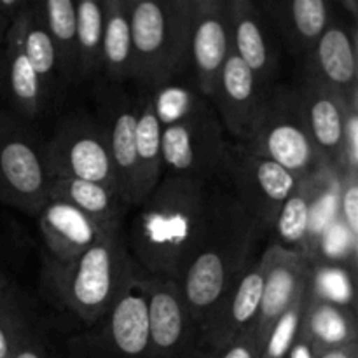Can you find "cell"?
I'll use <instances>...</instances> for the list:
<instances>
[{"label":"cell","instance_id":"cell-20","mask_svg":"<svg viewBox=\"0 0 358 358\" xmlns=\"http://www.w3.org/2000/svg\"><path fill=\"white\" fill-rule=\"evenodd\" d=\"M276 35L287 51L306 59L311 49L334 20V6L327 0H290L266 3Z\"/></svg>","mask_w":358,"mask_h":358},{"label":"cell","instance_id":"cell-1","mask_svg":"<svg viewBox=\"0 0 358 358\" xmlns=\"http://www.w3.org/2000/svg\"><path fill=\"white\" fill-rule=\"evenodd\" d=\"M136 210L129 226L136 264L177 285L199 252L250 219L220 177H163Z\"/></svg>","mask_w":358,"mask_h":358},{"label":"cell","instance_id":"cell-9","mask_svg":"<svg viewBox=\"0 0 358 358\" xmlns=\"http://www.w3.org/2000/svg\"><path fill=\"white\" fill-rule=\"evenodd\" d=\"M226 142L212 103L182 121L164 126L161 135L163 177L217 178Z\"/></svg>","mask_w":358,"mask_h":358},{"label":"cell","instance_id":"cell-24","mask_svg":"<svg viewBox=\"0 0 358 358\" xmlns=\"http://www.w3.org/2000/svg\"><path fill=\"white\" fill-rule=\"evenodd\" d=\"M324 170L318 173L304 177L297 182L294 191L290 192L289 198L280 208L275 222H273L271 233L273 243L285 250L296 252V254L304 255L311 261V212H313L315 199H317L318 189H320Z\"/></svg>","mask_w":358,"mask_h":358},{"label":"cell","instance_id":"cell-31","mask_svg":"<svg viewBox=\"0 0 358 358\" xmlns=\"http://www.w3.org/2000/svg\"><path fill=\"white\" fill-rule=\"evenodd\" d=\"M30 331L20 292L14 285L7 287L0 292V358L13 357Z\"/></svg>","mask_w":358,"mask_h":358},{"label":"cell","instance_id":"cell-37","mask_svg":"<svg viewBox=\"0 0 358 358\" xmlns=\"http://www.w3.org/2000/svg\"><path fill=\"white\" fill-rule=\"evenodd\" d=\"M10 358H48V350H45L41 336L35 331H30Z\"/></svg>","mask_w":358,"mask_h":358},{"label":"cell","instance_id":"cell-16","mask_svg":"<svg viewBox=\"0 0 358 358\" xmlns=\"http://www.w3.org/2000/svg\"><path fill=\"white\" fill-rule=\"evenodd\" d=\"M294 90L306 129L322 163L338 173L346 112L355 101H346L345 96L306 73Z\"/></svg>","mask_w":358,"mask_h":358},{"label":"cell","instance_id":"cell-4","mask_svg":"<svg viewBox=\"0 0 358 358\" xmlns=\"http://www.w3.org/2000/svg\"><path fill=\"white\" fill-rule=\"evenodd\" d=\"M262 233L257 222L247 219L192 259L177 287L198 324L261 255Z\"/></svg>","mask_w":358,"mask_h":358},{"label":"cell","instance_id":"cell-5","mask_svg":"<svg viewBox=\"0 0 358 358\" xmlns=\"http://www.w3.org/2000/svg\"><path fill=\"white\" fill-rule=\"evenodd\" d=\"M245 145L296 178L310 177L327 168L311 142L294 86L273 84L268 87Z\"/></svg>","mask_w":358,"mask_h":358},{"label":"cell","instance_id":"cell-29","mask_svg":"<svg viewBox=\"0 0 358 358\" xmlns=\"http://www.w3.org/2000/svg\"><path fill=\"white\" fill-rule=\"evenodd\" d=\"M103 23V0L77 2V84L93 80L101 73Z\"/></svg>","mask_w":358,"mask_h":358},{"label":"cell","instance_id":"cell-3","mask_svg":"<svg viewBox=\"0 0 358 358\" xmlns=\"http://www.w3.org/2000/svg\"><path fill=\"white\" fill-rule=\"evenodd\" d=\"M192 0H129L131 80L145 90L173 83L189 65Z\"/></svg>","mask_w":358,"mask_h":358},{"label":"cell","instance_id":"cell-38","mask_svg":"<svg viewBox=\"0 0 358 358\" xmlns=\"http://www.w3.org/2000/svg\"><path fill=\"white\" fill-rule=\"evenodd\" d=\"M24 3H27V0H0V55H2L3 41H6L10 21L23 9Z\"/></svg>","mask_w":358,"mask_h":358},{"label":"cell","instance_id":"cell-8","mask_svg":"<svg viewBox=\"0 0 358 358\" xmlns=\"http://www.w3.org/2000/svg\"><path fill=\"white\" fill-rule=\"evenodd\" d=\"M44 147L52 178L93 182L121 196L100 121L87 115L62 119Z\"/></svg>","mask_w":358,"mask_h":358},{"label":"cell","instance_id":"cell-6","mask_svg":"<svg viewBox=\"0 0 358 358\" xmlns=\"http://www.w3.org/2000/svg\"><path fill=\"white\" fill-rule=\"evenodd\" d=\"M51 184L44 142L23 119L0 108V201L38 215L49 201Z\"/></svg>","mask_w":358,"mask_h":358},{"label":"cell","instance_id":"cell-36","mask_svg":"<svg viewBox=\"0 0 358 358\" xmlns=\"http://www.w3.org/2000/svg\"><path fill=\"white\" fill-rule=\"evenodd\" d=\"M262 345L255 334L254 325L248 327L238 339H234L217 358H261Z\"/></svg>","mask_w":358,"mask_h":358},{"label":"cell","instance_id":"cell-22","mask_svg":"<svg viewBox=\"0 0 358 358\" xmlns=\"http://www.w3.org/2000/svg\"><path fill=\"white\" fill-rule=\"evenodd\" d=\"M299 336L306 341L315 357L358 343L355 310L315 299L306 292Z\"/></svg>","mask_w":358,"mask_h":358},{"label":"cell","instance_id":"cell-34","mask_svg":"<svg viewBox=\"0 0 358 358\" xmlns=\"http://www.w3.org/2000/svg\"><path fill=\"white\" fill-rule=\"evenodd\" d=\"M338 219L353 236H358V173L339 175Z\"/></svg>","mask_w":358,"mask_h":358},{"label":"cell","instance_id":"cell-41","mask_svg":"<svg viewBox=\"0 0 358 358\" xmlns=\"http://www.w3.org/2000/svg\"><path fill=\"white\" fill-rule=\"evenodd\" d=\"M343 7H345V9H348L350 10V16L353 17V20H357V16H358V3H357V0H343Z\"/></svg>","mask_w":358,"mask_h":358},{"label":"cell","instance_id":"cell-15","mask_svg":"<svg viewBox=\"0 0 358 358\" xmlns=\"http://www.w3.org/2000/svg\"><path fill=\"white\" fill-rule=\"evenodd\" d=\"M227 2L233 52L262 86H273L280 69V44L268 13L252 0Z\"/></svg>","mask_w":358,"mask_h":358},{"label":"cell","instance_id":"cell-18","mask_svg":"<svg viewBox=\"0 0 358 358\" xmlns=\"http://www.w3.org/2000/svg\"><path fill=\"white\" fill-rule=\"evenodd\" d=\"M0 91L9 101L13 114L23 121L42 117L49 105L48 94L42 90L37 73L31 69L23 51L17 23L10 21L0 55Z\"/></svg>","mask_w":358,"mask_h":358},{"label":"cell","instance_id":"cell-11","mask_svg":"<svg viewBox=\"0 0 358 358\" xmlns=\"http://www.w3.org/2000/svg\"><path fill=\"white\" fill-rule=\"evenodd\" d=\"M233 55L227 0H192L189 31V65L194 70L196 90L210 100L227 58Z\"/></svg>","mask_w":358,"mask_h":358},{"label":"cell","instance_id":"cell-21","mask_svg":"<svg viewBox=\"0 0 358 358\" xmlns=\"http://www.w3.org/2000/svg\"><path fill=\"white\" fill-rule=\"evenodd\" d=\"M38 227L56 262H70L107 234L83 212L58 199H49L38 213Z\"/></svg>","mask_w":358,"mask_h":358},{"label":"cell","instance_id":"cell-13","mask_svg":"<svg viewBox=\"0 0 358 358\" xmlns=\"http://www.w3.org/2000/svg\"><path fill=\"white\" fill-rule=\"evenodd\" d=\"M266 91L268 87L262 86L252 70L233 52L224 63L210 96L220 124L227 129L233 142L245 143L250 138Z\"/></svg>","mask_w":358,"mask_h":358},{"label":"cell","instance_id":"cell-39","mask_svg":"<svg viewBox=\"0 0 358 358\" xmlns=\"http://www.w3.org/2000/svg\"><path fill=\"white\" fill-rule=\"evenodd\" d=\"M317 358H358V343L343 346V348L331 350V352L322 353Z\"/></svg>","mask_w":358,"mask_h":358},{"label":"cell","instance_id":"cell-42","mask_svg":"<svg viewBox=\"0 0 358 358\" xmlns=\"http://www.w3.org/2000/svg\"><path fill=\"white\" fill-rule=\"evenodd\" d=\"M13 283H10V280L7 278L6 273L2 271V268H0V292H3V290L7 289V287H10Z\"/></svg>","mask_w":358,"mask_h":358},{"label":"cell","instance_id":"cell-17","mask_svg":"<svg viewBox=\"0 0 358 358\" xmlns=\"http://www.w3.org/2000/svg\"><path fill=\"white\" fill-rule=\"evenodd\" d=\"M304 73L334 90L346 101L358 100L355 28L334 17L304 59Z\"/></svg>","mask_w":358,"mask_h":358},{"label":"cell","instance_id":"cell-27","mask_svg":"<svg viewBox=\"0 0 358 358\" xmlns=\"http://www.w3.org/2000/svg\"><path fill=\"white\" fill-rule=\"evenodd\" d=\"M52 42L62 84H77V2L73 0H44L34 2Z\"/></svg>","mask_w":358,"mask_h":358},{"label":"cell","instance_id":"cell-28","mask_svg":"<svg viewBox=\"0 0 358 358\" xmlns=\"http://www.w3.org/2000/svg\"><path fill=\"white\" fill-rule=\"evenodd\" d=\"M14 21L20 27L24 55H27L34 72L37 73L42 90L51 101L52 94L56 93L62 80H59L55 48H52V42L45 31L44 24H42L41 17L35 13L34 2L24 3L23 9L14 16Z\"/></svg>","mask_w":358,"mask_h":358},{"label":"cell","instance_id":"cell-2","mask_svg":"<svg viewBox=\"0 0 358 358\" xmlns=\"http://www.w3.org/2000/svg\"><path fill=\"white\" fill-rule=\"evenodd\" d=\"M136 269L121 234H107L73 261H51L44 275L52 296L94 325L107 317Z\"/></svg>","mask_w":358,"mask_h":358},{"label":"cell","instance_id":"cell-30","mask_svg":"<svg viewBox=\"0 0 358 358\" xmlns=\"http://www.w3.org/2000/svg\"><path fill=\"white\" fill-rule=\"evenodd\" d=\"M308 296L355 310V285L352 268L336 262L310 261Z\"/></svg>","mask_w":358,"mask_h":358},{"label":"cell","instance_id":"cell-23","mask_svg":"<svg viewBox=\"0 0 358 358\" xmlns=\"http://www.w3.org/2000/svg\"><path fill=\"white\" fill-rule=\"evenodd\" d=\"M49 199L65 201L83 212L103 234H121L122 219L129 208L108 187L76 178H52Z\"/></svg>","mask_w":358,"mask_h":358},{"label":"cell","instance_id":"cell-12","mask_svg":"<svg viewBox=\"0 0 358 358\" xmlns=\"http://www.w3.org/2000/svg\"><path fill=\"white\" fill-rule=\"evenodd\" d=\"M262 283L264 264L259 255L222 299L199 320L203 341L215 357L254 325L261 304Z\"/></svg>","mask_w":358,"mask_h":358},{"label":"cell","instance_id":"cell-19","mask_svg":"<svg viewBox=\"0 0 358 358\" xmlns=\"http://www.w3.org/2000/svg\"><path fill=\"white\" fill-rule=\"evenodd\" d=\"M136 108L138 100L126 94H115L110 103H105L100 121L121 198L129 208H135L136 198Z\"/></svg>","mask_w":358,"mask_h":358},{"label":"cell","instance_id":"cell-25","mask_svg":"<svg viewBox=\"0 0 358 358\" xmlns=\"http://www.w3.org/2000/svg\"><path fill=\"white\" fill-rule=\"evenodd\" d=\"M161 135L163 126L154 108L150 94L138 100L136 108V198L135 208L154 191L163 178V161H161Z\"/></svg>","mask_w":358,"mask_h":358},{"label":"cell","instance_id":"cell-7","mask_svg":"<svg viewBox=\"0 0 358 358\" xmlns=\"http://www.w3.org/2000/svg\"><path fill=\"white\" fill-rule=\"evenodd\" d=\"M220 178L234 199L254 222L269 233L280 208L301 178L280 164L259 156L245 143L227 140L224 147Z\"/></svg>","mask_w":358,"mask_h":358},{"label":"cell","instance_id":"cell-14","mask_svg":"<svg viewBox=\"0 0 358 358\" xmlns=\"http://www.w3.org/2000/svg\"><path fill=\"white\" fill-rule=\"evenodd\" d=\"M261 259L264 264V283L254 329L262 345V339L275 322L308 290L311 262L304 255L275 243H269L261 252Z\"/></svg>","mask_w":358,"mask_h":358},{"label":"cell","instance_id":"cell-35","mask_svg":"<svg viewBox=\"0 0 358 358\" xmlns=\"http://www.w3.org/2000/svg\"><path fill=\"white\" fill-rule=\"evenodd\" d=\"M358 173V101L348 107L341 140L338 175Z\"/></svg>","mask_w":358,"mask_h":358},{"label":"cell","instance_id":"cell-26","mask_svg":"<svg viewBox=\"0 0 358 358\" xmlns=\"http://www.w3.org/2000/svg\"><path fill=\"white\" fill-rule=\"evenodd\" d=\"M105 23L101 41V73L121 84L133 76V41L129 24V0H103Z\"/></svg>","mask_w":358,"mask_h":358},{"label":"cell","instance_id":"cell-33","mask_svg":"<svg viewBox=\"0 0 358 358\" xmlns=\"http://www.w3.org/2000/svg\"><path fill=\"white\" fill-rule=\"evenodd\" d=\"M304 304H306V292L297 297L292 306L269 329L266 338L262 339L261 358H287L297 334H299Z\"/></svg>","mask_w":358,"mask_h":358},{"label":"cell","instance_id":"cell-10","mask_svg":"<svg viewBox=\"0 0 358 358\" xmlns=\"http://www.w3.org/2000/svg\"><path fill=\"white\" fill-rule=\"evenodd\" d=\"M147 296L150 358H217L206 348L177 283L147 275Z\"/></svg>","mask_w":358,"mask_h":358},{"label":"cell","instance_id":"cell-40","mask_svg":"<svg viewBox=\"0 0 358 358\" xmlns=\"http://www.w3.org/2000/svg\"><path fill=\"white\" fill-rule=\"evenodd\" d=\"M287 358H317V357L313 355V352H311L310 346L306 345V341H304V339L297 334L296 341H294L292 348H290Z\"/></svg>","mask_w":358,"mask_h":358},{"label":"cell","instance_id":"cell-32","mask_svg":"<svg viewBox=\"0 0 358 358\" xmlns=\"http://www.w3.org/2000/svg\"><path fill=\"white\" fill-rule=\"evenodd\" d=\"M156 91V96H152V94L150 96H152L154 108H156V114L163 128L182 121V119L189 117L194 112L210 105V100H206L198 90H185L177 84L170 83L163 87H157Z\"/></svg>","mask_w":358,"mask_h":358}]
</instances>
